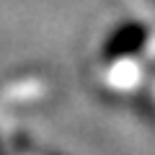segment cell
Listing matches in <instances>:
<instances>
[{
    "instance_id": "cell-4",
    "label": "cell",
    "mask_w": 155,
    "mask_h": 155,
    "mask_svg": "<svg viewBox=\"0 0 155 155\" xmlns=\"http://www.w3.org/2000/svg\"><path fill=\"white\" fill-rule=\"evenodd\" d=\"M142 93L150 98V104L155 106V62H153V67H150V72H147V80H145V85H142Z\"/></svg>"
},
{
    "instance_id": "cell-2",
    "label": "cell",
    "mask_w": 155,
    "mask_h": 155,
    "mask_svg": "<svg viewBox=\"0 0 155 155\" xmlns=\"http://www.w3.org/2000/svg\"><path fill=\"white\" fill-rule=\"evenodd\" d=\"M49 96V78L39 70H16L0 78V111L39 104Z\"/></svg>"
},
{
    "instance_id": "cell-5",
    "label": "cell",
    "mask_w": 155,
    "mask_h": 155,
    "mask_svg": "<svg viewBox=\"0 0 155 155\" xmlns=\"http://www.w3.org/2000/svg\"><path fill=\"white\" fill-rule=\"evenodd\" d=\"M0 155H16L13 147H11V142H8V134H5V137L0 134Z\"/></svg>"
},
{
    "instance_id": "cell-1",
    "label": "cell",
    "mask_w": 155,
    "mask_h": 155,
    "mask_svg": "<svg viewBox=\"0 0 155 155\" xmlns=\"http://www.w3.org/2000/svg\"><path fill=\"white\" fill-rule=\"evenodd\" d=\"M155 62V23L137 13L116 18L93 52V78L111 96L140 93Z\"/></svg>"
},
{
    "instance_id": "cell-3",
    "label": "cell",
    "mask_w": 155,
    "mask_h": 155,
    "mask_svg": "<svg viewBox=\"0 0 155 155\" xmlns=\"http://www.w3.org/2000/svg\"><path fill=\"white\" fill-rule=\"evenodd\" d=\"M8 142H11V147H13L16 155H67V153H62V150H57V147H52V145L36 140L34 134L21 132V129H16V132L8 134Z\"/></svg>"
}]
</instances>
